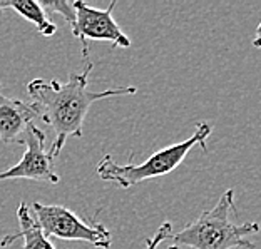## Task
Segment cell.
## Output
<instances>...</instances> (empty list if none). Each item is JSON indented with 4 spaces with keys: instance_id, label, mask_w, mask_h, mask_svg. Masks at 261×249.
I'll return each mask as SVG.
<instances>
[{
    "instance_id": "1",
    "label": "cell",
    "mask_w": 261,
    "mask_h": 249,
    "mask_svg": "<svg viewBox=\"0 0 261 249\" xmlns=\"http://www.w3.org/2000/svg\"><path fill=\"white\" fill-rule=\"evenodd\" d=\"M91 70L92 64L87 62L82 72H72L65 82H59L57 79H34L27 84V94L39 112V119L50 126L56 134L49 151L52 161H56L69 137L82 135L86 116L94 102L116 96L138 94L136 87H114L100 92L89 91L87 80Z\"/></svg>"
},
{
    "instance_id": "2",
    "label": "cell",
    "mask_w": 261,
    "mask_h": 249,
    "mask_svg": "<svg viewBox=\"0 0 261 249\" xmlns=\"http://www.w3.org/2000/svg\"><path fill=\"white\" fill-rule=\"evenodd\" d=\"M234 211V191L228 189L221 194L216 206L203 211L193 223L186 224L179 233L169 238L176 246H188L193 249H254L246 236L259 231L258 223L234 224L229 214Z\"/></svg>"
},
{
    "instance_id": "3",
    "label": "cell",
    "mask_w": 261,
    "mask_h": 249,
    "mask_svg": "<svg viewBox=\"0 0 261 249\" xmlns=\"http://www.w3.org/2000/svg\"><path fill=\"white\" fill-rule=\"evenodd\" d=\"M211 134V126L207 122H199L196 126L194 134L186 141L176 142L168 147H163L161 151L154 152L151 157H147L144 162L134 164H117L112 156H104L97 164V176L102 181L114 182L122 189L134 187L139 182H144L147 179H154V177L166 176L179 165L186 159L188 152L193 149L194 146H199L201 149L206 151V139Z\"/></svg>"
},
{
    "instance_id": "4",
    "label": "cell",
    "mask_w": 261,
    "mask_h": 249,
    "mask_svg": "<svg viewBox=\"0 0 261 249\" xmlns=\"http://www.w3.org/2000/svg\"><path fill=\"white\" fill-rule=\"evenodd\" d=\"M31 212L39 224L45 238H59L65 241H84L99 249H109L112 234L111 231L97 221L86 223L61 204L34 203Z\"/></svg>"
},
{
    "instance_id": "5",
    "label": "cell",
    "mask_w": 261,
    "mask_h": 249,
    "mask_svg": "<svg viewBox=\"0 0 261 249\" xmlns=\"http://www.w3.org/2000/svg\"><path fill=\"white\" fill-rule=\"evenodd\" d=\"M75 27L72 29V35L81 42L82 57L87 61L89 45L87 40H106L111 42L112 47L127 49L130 47V39L122 32L117 22L112 17V10L116 9V2H111L108 9L100 10L91 7L82 0H75Z\"/></svg>"
},
{
    "instance_id": "6",
    "label": "cell",
    "mask_w": 261,
    "mask_h": 249,
    "mask_svg": "<svg viewBox=\"0 0 261 249\" xmlns=\"http://www.w3.org/2000/svg\"><path fill=\"white\" fill-rule=\"evenodd\" d=\"M45 134L35 124L29 126L22 139L25 152L15 165L0 173V182L12 179H29L57 184L61 177L56 173L54 161L50 159L49 151H45Z\"/></svg>"
},
{
    "instance_id": "7",
    "label": "cell",
    "mask_w": 261,
    "mask_h": 249,
    "mask_svg": "<svg viewBox=\"0 0 261 249\" xmlns=\"http://www.w3.org/2000/svg\"><path fill=\"white\" fill-rule=\"evenodd\" d=\"M37 119L39 112L32 102L5 96L0 84V141L4 144H22L27 127Z\"/></svg>"
},
{
    "instance_id": "8",
    "label": "cell",
    "mask_w": 261,
    "mask_h": 249,
    "mask_svg": "<svg viewBox=\"0 0 261 249\" xmlns=\"http://www.w3.org/2000/svg\"><path fill=\"white\" fill-rule=\"evenodd\" d=\"M17 219H19V231L14 234L4 236L0 241V247H7L14 244L17 239L23 241L22 249H56V246L45 238L44 233L40 231L39 224L35 223V219L31 212V206L22 203L17 209Z\"/></svg>"
},
{
    "instance_id": "9",
    "label": "cell",
    "mask_w": 261,
    "mask_h": 249,
    "mask_svg": "<svg viewBox=\"0 0 261 249\" xmlns=\"http://www.w3.org/2000/svg\"><path fill=\"white\" fill-rule=\"evenodd\" d=\"M7 9H12L25 20L32 22L37 27V31L45 37H52L57 32V25L49 19V14L42 9V5L39 2H32V0H7Z\"/></svg>"
},
{
    "instance_id": "10",
    "label": "cell",
    "mask_w": 261,
    "mask_h": 249,
    "mask_svg": "<svg viewBox=\"0 0 261 249\" xmlns=\"http://www.w3.org/2000/svg\"><path fill=\"white\" fill-rule=\"evenodd\" d=\"M42 9L49 14V12H56L64 17V20L70 25V31L75 27V9L74 2H67V0H54V2H39Z\"/></svg>"
},
{
    "instance_id": "11",
    "label": "cell",
    "mask_w": 261,
    "mask_h": 249,
    "mask_svg": "<svg viewBox=\"0 0 261 249\" xmlns=\"http://www.w3.org/2000/svg\"><path fill=\"white\" fill-rule=\"evenodd\" d=\"M171 231H173L171 223H163L161 228L158 229L156 236H154V238L146 239V249H158V246L171 236Z\"/></svg>"
},
{
    "instance_id": "12",
    "label": "cell",
    "mask_w": 261,
    "mask_h": 249,
    "mask_svg": "<svg viewBox=\"0 0 261 249\" xmlns=\"http://www.w3.org/2000/svg\"><path fill=\"white\" fill-rule=\"evenodd\" d=\"M7 9V0H0V14H2V10Z\"/></svg>"
},
{
    "instance_id": "13",
    "label": "cell",
    "mask_w": 261,
    "mask_h": 249,
    "mask_svg": "<svg viewBox=\"0 0 261 249\" xmlns=\"http://www.w3.org/2000/svg\"><path fill=\"white\" fill-rule=\"evenodd\" d=\"M168 249H179V246H176V244H173V246H169Z\"/></svg>"
}]
</instances>
